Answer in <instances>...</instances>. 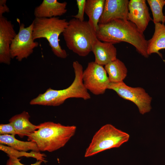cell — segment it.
<instances>
[{"label": "cell", "mask_w": 165, "mask_h": 165, "mask_svg": "<svg viewBox=\"0 0 165 165\" xmlns=\"http://www.w3.org/2000/svg\"><path fill=\"white\" fill-rule=\"evenodd\" d=\"M96 32L97 39L114 44L121 42L130 44L141 55L148 58V41L143 32L127 20L116 19L108 23L99 24Z\"/></svg>", "instance_id": "6da1fadb"}, {"label": "cell", "mask_w": 165, "mask_h": 165, "mask_svg": "<svg viewBox=\"0 0 165 165\" xmlns=\"http://www.w3.org/2000/svg\"><path fill=\"white\" fill-rule=\"evenodd\" d=\"M38 130L27 136L41 151L52 152L64 147L75 134L76 127L46 122L38 125Z\"/></svg>", "instance_id": "7a4b0ae2"}, {"label": "cell", "mask_w": 165, "mask_h": 165, "mask_svg": "<svg viewBox=\"0 0 165 165\" xmlns=\"http://www.w3.org/2000/svg\"><path fill=\"white\" fill-rule=\"evenodd\" d=\"M75 73L73 81L69 87L63 90H56L49 88L43 93L40 94L30 102L31 105L53 106L63 104L67 99L71 98L89 99L91 96L84 86L82 79L83 68L77 61L72 64Z\"/></svg>", "instance_id": "3957f363"}, {"label": "cell", "mask_w": 165, "mask_h": 165, "mask_svg": "<svg viewBox=\"0 0 165 165\" xmlns=\"http://www.w3.org/2000/svg\"><path fill=\"white\" fill-rule=\"evenodd\" d=\"M62 34L68 49L81 57L87 56L92 52L98 39L96 31L88 21L75 18L69 21Z\"/></svg>", "instance_id": "277c9868"}, {"label": "cell", "mask_w": 165, "mask_h": 165, "mask_svg": "<svg viewBox=\"0 0 165 165\" xmlns=\"http://www.w3.org/2000/svg\"><path fill=\"white\" fill-rule=\"evenodd\" d=\"M33 22V40L42 38L46 39L55 56L62 59L66 58L68 56L67 53L61 46L59 38L67 27L68 22L65 19L53 17H35Z\"/></svg>", "instance_id": "5b68a950"}, {"label": "cell", "mask_w": 165, "mask_h": 165, "mask_svg": "<svg viewBox=\"0 0 165 165\" xmlns=\"http://www.w3.org/2000/svg\"><path fill=\"white\" fill-rule=\"evenodd\" d=\"M130 135L107 124L102 126L94 134L86 148L84 155L87 157L105 150L120 147L127 142Z\"/></svg>", "instance_id": "8992f818"}, {"label": "cell", "mask_w": 165, "mask_h": 165, "mask_svg": "<svg viewBox=\"0 0 165 165\" xmlns=\"http://www.w3.org/2000/svg\"><path fill=\"white\" fill-rule=\"evenodd\" d=\"M108 89L114 90L120 97L134 103L142 115L150 112L152 109V97L142 88L130 87L123 81L110 82Z\"/></svg>", "instance_id": "52a82bcc"}, {"label": "cell", "mask_w": 165, "mask_h": 165, "mask_svg": "<svg viewBox=\"0 0 165 165\" xmlns=\"http://www.w3.org/2000/svg\"><path fill=\"white\" fill-rule=\"evenodd\" d=\"M33 23L25 27L24 23L20 24L19 30L10 46V53L12 59L15 58L19 61L28 58L33 53L34 49L38 46L32 37Z\"/></svg>", "instance_id": "ba28073f"}, {"label": "cell", "mask_w": 165, "mask_h": 165, "mask_svg": "<svg viewBox=\"0 0 165 165\" xmlns=\"http://www.w3.org/2000/svg\"><path fill=\"white\" fill-rule=\"evenodd\" d=\"M82 79L86 89L95 95L104 94L110 83L104 67L94 61L88 63Z\"/></svg>", "instance_id": "9c48e42d"}, {"label": "cell", "mask_w": 165, "mask_h": 165, "mask_svg": "<svg viewBox=\"0 0 165 165\" xmlns=\"http://www.w3.org/2000/svg\"><path fill=\"white\" fill-rule=\"evenodd\" d=\"M17 34L11 21L3 16L0 17V63L8 65L11 59L10 48Z\"/></svg>", "instance_id": "30bf717a"}, {"label": "cell", "mask_w": 165, "mask_h": 165, "mask_svg": "<svg viewBox=\"0 0 165 165\" xmlns=\"http://www.w3.org/2000/svg\"><path fill=\"white\" fill-rule=\"evenodd\" d=\"M127 20L134 23L144 33L153 19L151 17L145 0H130L128 3Z\"/></svg>", "instance_id": "8fae6325"}, {"label": "cell", "mask_w": 165, "mask_h": 165, "mask_svg": "<svg viewBox=\"0 0 165 165\" xmlns=\"http://www.w3.org/2000/svg\"><path fill=\"white\" fill-rule=\"evenodd\" d=\"M128 0H105L99 24H105L116 19L127 20Z\"/></svg>", "instance_id": "7c38bea8"}, {"label": "cell", "mask_w": 165, "mask_h": 165, "mask_svg": "<svg viewBox=\"0 0 165 165\" xmlns=\"http://www.w3.org/2000/svg\"><path fill=\"white\" fill-rule=\"evenodd\" d=\"M67 3L64 2H60L57 0H43L34 10L35 17L51 18L60 16L67 11Z\"/></svg>", "instance_id": "4fadbf2b"}, {"label": "cell", "mask_w": 165, "mask_h": 165, "mask_svg": "<svg viewBox=\"0 0 165 165\" xmlns=\"http://www.w3.org/2000/svg\"><path fill=\"white\" fill-rule=\"evenodd\" d=\"M92 52L95 56L94 62L102 66L117 58V50L114 45L98 39L94 44Z\"/></svg>", "instance_id": "5bb4252c"}, {"label": "cell", "mask_w": 165, "mask_h": 165, "mask_svg": "<svg viewBox=\"0 0 165 165\" xmlns=\"http://www.w3.org/2000/svg\"><path fill=\"white\" fill-rule=\"evenodd\" d=\"M30 117L28 113L24 111L14 116L9 120L13 125L16 134L21 138L27 136L38 129V125H34L30 121Z\"/></svg>", "instance_id": "9a60e30c"}, {"label": "cell", "mask_w": 165, "mask_h": 165, "mask_svg": "<svg viewBox=\"0 0 165 165\" xmlns=\"http://www.w3.org/2000/svg\"><path fill=\"white\" fill-rule=\"evenodd\" d=\"M154 24L153 35L152 38L148 41V53L149 55L153 53H156L162 58V54L159 51L165 49V25L161 23Z\"/></svg>", "instance_id": "2e32d148"}, {"label": "cell", "mask_w": 165, "mask_h": 165, "mask_svg": "<svg viewBox=\"0 0 165 165\" xmlns=\"http://www.w3.org/2000/svg\"><path fill=\"white\" fill-rule=\"evenodd\" d=\"M105 2V0L86 1L85 13L96 32L98 29L99 21L103 11Z\"/></svg>", "instance_id": "e0dca14e"}, {"label": "cell", "mask_w": 165, "mask_h": 165, "mask_svg": "<svg viewBox=\"0 0 165 165\" xmlns=\"http://www.w3.org/2000/svg\"><path fill=\"white\" fill-rule=\"evenodd\" d=\"M110 82L123 81L127 75V69L124 64L117 58L105 66Z\"/></svg>", "instance_id": "ac0fdd59"}, {"label": "cell", "mask_w": 165, "mask_h": 165, "mask_svg": "<svg viewBox=\"0 0 165 165\" xmlns=\"http://www.w3.org/2000/svg\"><path fill=\"white\" fill-rule=\"evenodd\" d=\"M0 143L9 146L18 151L27 152L31 150L40 152L35 142L32 141H24L18 140L12 135H0Z\"/></svg>", "instance_id": "d6986e66"}, {"label": "cell", "mask_w": 165, "mask_h": 165, "mask_svg": "<svg viewBox=\"0 0 165 165\" xmlns=\"http://www.w3.org/2000/svg\"><path fill=\"white\" fill-rule=\"evenodd\" d=\"M0 149L7 153L9 157H12L19 158L22 156L31 157L36 159L37 161L41 160L46 163L47 161L46 160V155L44 153H41L40 152L31 151V152L19 151L15 150L9 146L0 144Z\"/></svg>", "instance_id": "ffe728a7"}, {"label": "cell", "mask_w": 165, "mask_h": 165, "mask_svg": "<svg viewBox=\"0 0 165 165\" xmlns=\"http://www.w3.org/2000/svg\"><path fill=\"white\" fill-rule=\"evenodd\" d=\"M153 16L154 24L156 23L164 24L165 16L163 12V9L165 5V0H147Z\"/></svg>", "instance_id": "44dd1931"}, {"label": "cell", "mask_w": 165, "mask_h": 165, "mask_svg": "<svg viewBox=\"0 0 165 165\" xmlns=\"http://www.w3.org/2000/svg\"><path fill=\"white\" fill-rule=\"evenodd\" d=\"M86 0H76V4L78 9L77 14L72 16L81 21H84V13Z\"/></svg>", "instance_id": "7402d4cb"}, {"label": "cell", "mask_w": 165, "mask_h": 165, "mask_svg": "<svg viewBox=\"0 0 165 165\" xmlns=\"http://www.w3.org/2000/svg\"><path fill=\"white\" fill-rule=\"evenodd\" d=\"M0 135H12L15 136L16 134L13 125L10 123L6 124H0Z\"/></svg>", "instance_id": "603a6c76"}, {"label": "cell", "mask_w": 165, "mask_h": 165, "mask_svg": "<svg viewBox=\"0 0 165 165\" xmlns=\"http://www.w3.org/2000/svg\"><path fill=\"white\" fill-rule=\"evenodd\" d=\"M20 159L18 158L10 157L7 160L6 165H26L20 162ZM43 162L41 160L37 161L34 163L29 165H41Z\"/></svg>", "instance_id": "cb8c5ba5"}, {"label": "cell", "mask_w": 165, "mask_h": 165, "mask_svg": "<svg viewBox=\"0 0 165 165\" xmlns=\"http://www.w3.org/2000/svg\"><path fill=\"white\" fill-rule=\"evenodd\" d=\"M6 0H0V17H2L3 14L9 12V9L6 5Z\"/></svg>", "instance_id": "d4e9b609"}, {"label": "cell", "mask_w": 165, "mask_h": 165, "mask_svg": "<svg viewBox=\"0 0 165 165\" xmlns=\"http://www.w3.org/2000/svg\"><path fill=\"white\" fill-rule=\"evenodd\" d=\"M164 16H165V12H164Z\"/></svg>", "instance_id": "484cf974"}]
</instances>
